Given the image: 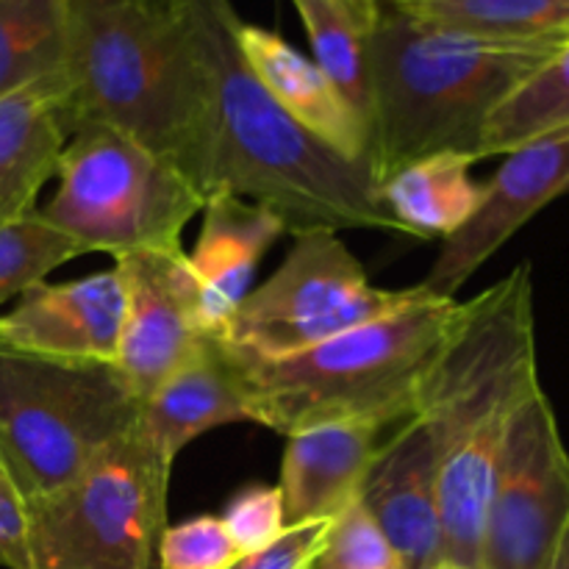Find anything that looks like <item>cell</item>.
I'll return each mask as SVG.
<instances>
[{
  "label": "cell",
  "instance_id": "1",
  "mask_svg": "<svg viewBox=\"0 0 569 569\" xmlns=\"http://www.w3.org/2000/svg\"><path fill=\"white\" fill-rule=\"evenodd\" d=\"M209 89V198L233 192L276 211L287 233L392 231L370 167L311 137L261 87L239 48L231 0H176Z\"/></svg>",
  "mask_w": 569,
  "mask_h": 569
},
{
  "label": "cell",
  "instance_id": "2",
  "mask_svg": "<svg viewBox=\"0 0 569 569\" xmlns=\"http://www.w3.org/2000/svg\"><path fill=\"white\" fill-rule=\"evenodd\" d=\"M539 383L531 264H517L465 300L415 415L437 450L445 565L478 569L500 453L517 409Z\"/></svg>",
  "mask_w": 569,
  "mask_h": 569
},
{
  "label": "cell",
  "instance_id": "3",
  "mask_svg": "<svg viewBox=\"0 0 569 569\" xmlns=\"http://www.w3.org/2000/svg\"><path fill=\"white\" fill-rule=\"evenodd\" d=\"M559 44L467 37L378 3L365 31L367 164L376 183L428 156L481 161L492 114Z\"/></svg>",
  "mask_w": 569,
  "mask_h": 569
},
{
  "label": "cell",
  "instance_id": "4",
  "mask_svg": "<svg viewBox=\"0 0 569 569\" xmlns=\"http://www.w3.org/2000/svg\"><path fill=\"white\" fill-rule=\"evenodd\" d=\"M64 6L72 128L98 122L137 139L209 200V89L176 0Z\"/></svg>",
  "mask_w": 569,
  "mask_h": 569
},
{
  "label": "cell",
  "instance_id": "5",
  "mask_svg": "<svg viewBox=\"0 0 569 569\" xmlns=\"http://www.w3.org/2000/svg\"><path fill=\"white\" fill-rule=\"evenodd\" d=\"M465 300L422 295L378 320L287 356H256L226 342L256 426L289 437L326 422L387 428L411 420L422 387L459 326Z\"/></svg>",
  "mask_w": 569,
  "mask_h": 569
},
{
  "label": "cell",
  "instance_id": "6",
  "mask_svg": "<svg viewBox=\"0 0 569 569\" xmlns=\"http://www.w3.org/2000/svg\"><path fill=\"white\" fill-rule=\"evenodd\" d=\"M142 400L109 361L0 345V465L28 506L53 498L137 428Z\"/></svg>",
  "mask_w": 569,
  "mask_h": 569
},
{
  "label": "cell",
  "instance_id": "7",
  "mask_svg": "<svg viewBox=\"0 0 569 569\" xmlns=\"http://www.w3.org/2000/svg\"><path fill=\"white\" fill-rule=\"evenodd\" d=\"M59 187L39 209L81 253L120 259L137 250L181 248V233L206 206L178 167L137 139L87 122L61 150Z\"/></svg>",
  "mask_w": 569,
  "mask_h": 569
},
{
  "label": "cell",
  "instance_id": "8",
  "mask_svg": "<svg viewBox=\"0 0 569 569\" xmlns=\"http://www.w3.org/2000/svg\"><path fill=\"white\" fill-rule=\"evenodd\" d=\"M172 470L133 428L70 487L31 503V569H161Z\"/></svg>",
  "mask_w": 569,
  "mask_h": 569
},
{
  "label": "cell",
  "instance_id": "9",
  "mask_svg": "<svg viewBox=\"0 0 569 569\" xmlns=\"http://www.w3.org/2000/svg\"><path fill=\"white\" fill-rule=\"evenodd\" d=\"M422 295L420 283L376 287L337 231H303L295 233L283 264L239 303L222 342L256 356L298 353Z\"/></svg>",
  "mask_w": 569,
  "mask_h": 569
},
{
  "label": "cell",
  "instance_id": "10",
  "mask_svg": "<svg viewBox=\"0 0 569 569\" xmlns=\"http://www.w3.org/2000/svg\"><path fill=\"white\" fill-rule=\"evenodd\" d=\"M569 522V450L539 383L511 420L481 533L478 569H548Z\"/></svg>",
  "mask_w": 569,
  "mask_h": 569
},
{
  "label": "cell",
  "instance_id": "11",
  "mask_svg": "<svg viewBox=\"0 0 569 569\" xmlns=\"http://www.w3.org/2000/svg\"><path fill=\"white\" fill-rule=\"evenodd\" d=\"M569 194V131L533 139L503 156V164L481 183L476 214L442 239L420 287L431 298L456 300L461 287L545 206Z\"/></svg>",
  "mask_w": 569,
  "mask_h": 569
},
{
  "label": "cell",
  "instance_id": "12",
  "mask_svg": "<svg viewBox=\"0 0 569 569\" xmlns=\"http://www.w3.org/2000/svg\"><path fill=\"white\" fill-rule=\"evenodd\" d=\"M114 270L126 292L114 367L137 398L144 400L209 337L200 331L194 315V289L183 248L126 253L114 259Z\"/></svg>",
  "mask_w": 569,
  "mask_h": 569
},
{
  "label": "cell",
  "instance_id": "13",
  "mask_svg": "<svg viewBox=\"0 0 569 569\" xmlns=\"http://www.w3.org/2000/svg\"><path fill=\"white\" fill-rule=\"evenodd\" d=\"M359 503L398 550L406 569L445 565L439 461L431 433L417 417L406 420L389 442L378 445Z\"/></svg>",
  "mask_w": 569,
  "mask_h": 569
},
{
  "label": "cell",
  "instance_id": "14",
  "mask_svg": "<svg viewBox=\"0 0 569 569\" xmlns=\"http://www.w3.org/2000/svg\"><path fill=\"white\" fill-rule=\"evenodd\" d=\"M122 309L126 292L114 267L76 281H42L0 315V345L48 359L114 365Z\"/></svg>",
  "mask_w": 569,
  "mask_h": 569
},
{
  "label": "cell",
  "instance_id": "15",
  "mask_svg": "<svg viewBox=\"0 0 569 569\" xmlns=\"http://www.w3.org/2000/svg\"><path fill=\"white\" fill-rule=\"evenodd\" d=\"M200 214L198 242L187 253L194 315L206 337L222 339L239 303L253 289L261 256L287 233V226L276 211L233 192H214Z\"/></svg>",
  "mask_w": 569,
  "mask_h": 569
},
{
  "label": "cell",
  "instance_id": "16",
  "mask_svg": "<svg viewBox=\"0 0 569 569\" xmlns=\"http://www.w3.org/2000/svg\"><path fill=\"white\" fill-rule=\"evenodd\" d=\"M239 48L261 87L298 126L342 159L367 164V120L311 56L300 53L281 33L244 20L239 22Z\"/></svg>",
  "mask_w": 569,
  "mask_h": 569
},
{
  "label": "cell",
  "instance_id": "17",
  "mask_svg": "<svg viewBox=\"0 0 569 569\" xmlns=\"http://www.w3.org/2000/svg\"><path fill=\"white\" fill-rule=\"evenodd\" d=\"M237 422H253L248 398L226 342L209 337L142 400L137 431L172 470L187 445Z\"/></svg>",
  "mask_w": 569,
  "mask_h": 569
},
{
  "label": "cell",
  "instance_id": "18",
  "mask_svg": "<svg viewBox=\"0 0 569 569\" xmlns=\"http://www.w3.org/2000/svg\"><path fill=\"white\" fill-rule=\"evenodd\" d=\"M381 428L370 422H326L287 437L281 461V500L287 528L337 520L365 483Z\"/></svg>",
  "mask_w": 569,
  "mask_h": 569
},
{
  "label": "cell",
  "instance_id": "19",
  "mask_svg": "<svg viewBox=\"0 0 569 569\" xmlns=\"http://www.w3.org/2000/svg\"><path fill=\"white\" fill-rule=\"evenodd\" d=\"M72 131L64 72L0 98V226L37 214Z\"/></svg>",
  "mask_w": 569,
  "mask_h": 569
},
{
  "label": "cell",
  "instance_id": "20",
  "mask_svg": "<svg viewBox=\"0 0 569 569\" xmlns=\"http://www.w3.org/2000/svg\"><path fill=\"white\" fill-rule=\"evenodd\" d=\"M476 161L459 153H439L411 161L378 183L381 203L406 237L448 239L481 203V183L472 181Z\"/></svg>",
  "mask_w": 569,
  "mask_h": 569
},
{
  "label": "cell",
  "instance_id": "21",
  "mask_svg": "<svg viewBox=\"0 0 569 569\" xmlns=\"http://www.w3.org/2000/svg\"><path fill=\"white\" fill-rule=\"evenodd\" d=\"M411 17L498 42H565L569 0H415L395 3Z\"/></svg>",
  "mask_w": 569,
  "mask_h": 569
},
{
  "label": "cell",
  "instance_id": "22",
  "mask_svg": "<svg viewBox=\"0 0 569 569\" xmlns=\"http://www.w3.org/2000/svg\"><path fill=\"white\" fill-rule=\"evenodd\" d=\"M64 0H0V98L64 72Z\"/></svg>",
  "mask_w": 569,
  "mask_h": 569
},
{
  "label": "cell",
  "instance_id": "23",
  "mask_svg": "<svg viewBox=\"0 0 569 569\" xmlns=\"http://www.w3.org/2000/svg\"><path fill=\"white\" fill-rule=\"evenodd\" d=\"M569 131V39L500 103L483 133L481 159Z\"/></svg>",
  "mask_w": 569,
  "mask_h": 569
},
{
  "label": "cell",
  "instance_id": "24",
  "mask_svg": "<svg viewBox=\"0 0 569 569\" xmlns=\"http://www.w3.org/2000/svg\"><path fill=\"white\" fill-rule=\"evenodd\" d=\"M292 6L309 33L311 59L367 120L365 22L348 0H292Z\"/></svg>",
  "mask_w": 569,
  "mask_h": 569
},
{
  "label": "cell",
  "instance_id": "25",
  "mask_svg": "<svg viewBox=\"0 0 569 569\" xmlns=\"http://www.w3.org/2000/svg\"><path fill=\"white\" fill-rule=\"evenodd\" d=\"M83 256L70 239L42 217L0 226V306L20 298L26 289L42 283L56 267Z\"/></svg>",
  "mask_w": 569,
  "mask_h": 569
},
{
  "label": "cell",
  "instance_id": "26",
  "mask_svg": "<svg viewBox=\"0 0 569 569\" xmlns=\"http://www.w3.org/2000/svg\"><path fill=\"white\" fill-rule=\"evenodd\" d=\"M317 569H406L398 550L372 522L359 500L333 520Z\"/></svg>",
  "mask_w": 569,
  "mask_h": 569
},
{
  "label": "cell",
  "instance_id": "27",
  "mask_svg": "<svg viewBox=\"0 0 569 569\" xmlns=\"http://www.w3.org/2000/svg\"><path fill=\"white\" fill-rule=\"evenodd\" d=\"M242 559L222 517H192L167 526L159 542L161 569H231Z\"/></svg>",
  "mask_w": 569,
  "mask_h": 569
},
{
  "label": "cell",
  "instance_id": "28",
  "mask_svg": "<svg viewBox=\"0 0 569 569\" xmlns=\"http://www.w3.org/2000/svg\"><path fill=\"white\" fill-rule=\"evenodd\" d=\"M233 545L242 550V556L256 553L276 542L283 531V500L278 487H248L228 503L222 515Z\"/></svg>",
  "mask_w": 569,
  "mask_h": 569
},
{
  "label": "cell",
  "instance_id": "29",
  "mask_svg": "<svg viewBox=\"0 0 569 569\" xmlns=\"http://www.w3.org/2000/svg\"><path fill=\"white\" fill-rule=\"evenodd\" d=\"M333 520L303 522L281 533L272 545L242 556L231 569H311L326 548Z\"/></svg>",
  "mask_w": 569,
  "mask_h": 569
},
{
  "label": "cell",
  "instance_id": "30",
  "mask_svg": "<svg viewBox=\"0 0 569 569\" xmlns=\"http://www.w3.org/2000/svg\"><path fill=\"white\" fill-rule=\"evenodd\" d=\"M31 509L17 483L0 465V567L3 569H31Z\"/></svg>",
  "mask_w": 569,
  "mask_h": 569
},
{
  "label": "cell",
  "instance_id": "31",
  "mask_svg": "<svg viewBox=\"0 0 569 569\" xmlns=\"http://www.w3.org/2000/svg\"><path fill=\"white\" fill-rule=\"evenodd\" d=\"M348 6L356 11V17L365 22V28H370L372 17H376V9H378V0H348Z\"/></svg>",
  "mask_w": 569,
  "mask_h": 569
},
{
  "label": "cell",
  "instance_id": "32",
  "mask_svg": "<svg viewBox=\"0 0 569 569\" xmlns=\"http://www.w3.org/2000/svg\"><path fill=\"white\" fill-rule=\"evenodd\" d=\"M548 569H569V522H567L565 533H561V542H559V548H556V556H553V561H550Z\"/></svg>",
  "mask_w": 569,
  "mask_h": 569
},
{
  "label": "cell",
  "instance_id": "33",
  "mask_svg": "<svg viewBox=\"0 0 569 569\" xmlns=\"http://www.w3.org/2000/svg\"><path fill=\"white\" fill-rule=\"evenodd\" d=\"M378 3H415V0H378Z\"/></svg>",
  "mask_w": 569,
  "mask_h": 569
},
{
  "label": "cell",
  "instance_id": "34",
  "mask_svg": "<svg viewBox=\"0 0 569 569\" xmlns=\"http://www.w3.org/2000/svg\"><path fill=\"white\" fill-rule=\"evenodd\" d=\"M437 569H459V567H450V565H442V567H437Z\"/></svg>",
  "mask_w": 569,
  "mask_h": 569
}]
</instances>
